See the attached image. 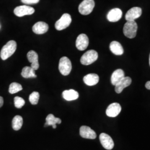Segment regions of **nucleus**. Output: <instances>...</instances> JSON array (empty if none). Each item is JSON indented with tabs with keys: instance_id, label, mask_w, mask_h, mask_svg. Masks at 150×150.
Here are the masks:
<instances>
[{
	"instance_id": "0eeeda50",
	"label": "nucleus",
	"mask_w": 150,
	"mask_h": 150,
	"mask_svg": "<svg viewBox=\"0 0 150 150\" xmlns=\"http://www.w3.org/2000/svg\"><path fill=\"white\" fill-rule=\"evenodd\" d=\"M35 12V9L29 6L22 5L17 6L14 10V13L17 17H23L26 15H31Z\"/></svg>"
},
{
	"instance_id": "1a4fd4ad",
	"label": "nucleus",
	"mask_w": 150,
	"mask_h": 150,
	"mask_svg": "<svg viewBox=\"0 0 150 150\" xmlns=\"http://www.w3.org/2000/svg\"><path fill=\"white\" fill-rule=\"evenodd\" d=\"M100 141L102 146L106 150H112L114 147V142L112 138L105 133L100 134Z\"/></svg>"
},
{
	"instance_id": "7ed1b4c3",
	"label": "nucleus",
	"mask_w": 150,
	"mask_h": 150,
	"mask_svg": "<svg viewBox=\"0 0 150 150\" xmlns=\"http://www.w3.org/2000/svg\"><path fill=\"white\" fill-rule=\"evenodd\" d=\"M59 69L60 73L64 76L69 75L72 70V64L70 59L66 57H62L59 59Z\"/></svg>"
},
{
	"instance_id": "f3484780",
	"label": "nucleus",
	"mask_w": 150,
	"mask_h": 150,
	"mask_svg": "<svg viewBox=\"0 0 150 150\" xmlns=\"http://www.w3.org/2000/svg\"><path fill=\"white\" fill-rule=\"evenodd\" d=\"M83 82L88 86L96 85L99 81V76L95 74H90L83 77Z\"/></svg>"
},
{
	"instance_id": "bb28decb",
	"label": "nucleus",
	"mask_w": 150,
	"mask_h": 150,
	"mask_svg": "<svg viewBox=\"0 0 150 150\" xmlns=\"http://www.w3.org/2000/svg\"><path fill=\"white\" fill-rule=\"evenodd\" d=\"M40 0H21V2L25 5L36 4L39 2Z\"/></svg>"
},
{
	"instance_id": "423d86ee",
	"label": "nucleus",
	"mask_w": 150,
	"mask_h": 150,
	"mask_svg": "<svg viewBox=\"0 0 150 150\" xmlns=\"http://www.w3.org/2000/svg\"><path fill=\"white\" fill-rule=\"evenodd\" d=\"M72 22V18L70 15L64 13L55 23V28L58 31L63 30L69 27Z\"/></svg>"
},
{
	"instance_id": "4468645a",
	"label": "nucleus",
	"mask_w": 150,
	"mask_h": 150,
	"mask_svg": "<svg viewBox=\"0 0 150 150\" xmlns=\"http://www.w3.org/2000/svg\"><path fill=\"white\" fill-rule=\"evenodd\" d=\"M27 59L31 64V67L34 70H37L39 68L38 56L35 51H30L27 54Z\"/></svg>"
},
{
	"instance_id": "ddd939ff",
	"label": "nucleus",
	"mask_w": 150,
	"mask_h": 150,
	"mask_svg": "<svg viewBox=\"0 0 150 150\" xmlns=\"http://www.w3.org/2000/svg\"><path fill=\"white\" fill-rule=\"evenodd\" d=\"M122 16V12L118 8H115L109 11L107 15V20L110 22H115L119 21Z\"/></svg>"
},
{
	"instance_id": "c756f323",
	"label": "nucleus",
	"mask_w": 150,
	"mask_h": 150,
	"mask_svg": "<svg viewBox=\"0 0 150 150\" xmlns=\"http://www.w3.org/2000/svg\"><path fill=\"white\" fill-rule=\"evenodd\" d=\"M149 64H150V57H149Z\"/></svg>"
},
{
	"instance_id": "aec40b11",
	"label": "nucleus",
	"mask_w": 150,
	"mask_h": 150,
	"mask_svg": "<svg viewBox=\"0 0 150 150\" xmlns=\"http://www.w3.org/2000/svg\"><path fill=\"white\" fill-rule=\"evenodd\" d=\"M46 123L45 124V127H47L48 126H52L53 129L56 128V124H60L61 123V120L57 117H55L54 115L49 114L46 118Z\"/></svg>"
},
{
	"instance_id": "b1692460",
	"label": "nucleus",
	"mask_w": 150,
	"mask_h": 150,
	"mask_svg": "<svg viewBox=\"0 0 150 150\" xmlns=\"http://www.w3.org/2000/svg\"><path fill=\"white\" fill-rule=\"evenodd\" d=\"M22 90V86L18 83L13 82L11 83L9 87L8 91L11 94H14Z\"/></svg>"
},
{
	"instance_id": "f257e3e1",
	"label": "nucleus",
	"mask_w": 150,
	"mask_h": 150,
	"mask_svg": "<svg viewBox=\"0 0 150 150\" xmlns=\"http://www.w3.org/2000/svg\"><path fill=\"white\" fill-rule=\"evenodd\" d=\"M17 48L16 41L11 40L8 41L2 48L0 53L1 58L2 60L8 59L15 53Z\"/></svg>"
},
{
	"instance_id": "c85d7f7f",
	"label": "nucleus",
	"mask_w": 150,
	"mask_h": 150,
	"mask_svg": "<svg viewBox=\"0 0 150 150\" xmlns=\"http://www.w3.org/2000/svg\"><path fill=\"white\" fill-rule=\"evenodd\" d=\"M4 105V98L0 96V108Z\"/></svg>"
},
{
	"instance_id": "f03ea898",
	"label": "nucleus",
	"mask_w": 150,
	"mask_h": 150,
	"mask_svg": "<svg viewBox=\"0 0 150 150\" xmlns=\"http://www.w3.org/2000/svg\"><path fill=\"white\" fill-rule=\"evenodd\" d=\"M137 28V23L134 21H127L123 27V33L127 38H134L136 36Z\"/></svg>"
},
{
	"instance_id": "5701e85b",
	"label": "nucleus",
	"mask_w": 150,
	"mask_h": 150,
	"mask_svg": "<svg viewBox=\"0 0 150 150\" xmlns=\"http://www.w3.org/2000/svg\"><path fill=\"white\" fill-rule=\"evenodd\" d=\"M22 125H23V118L21 116L17 115L13 118L12 122V128L14 130L18 131L20 129H21Z\"/></svg>"
},
{
	"instance_id": "393cba45",
	"label": "nucleus",
	"mask_w": 150,
	"mask_h": 150,
	"mask_svg": "<svg viewBox=\"0 0 150 150\" xmlns=\"http://www.w3.org/2000/svg\"><path fill=\"white\" fill-rule=\"evenodd\" d=\"M40 98V94L38 92H33L29 96V101L30 103L33 105H37L38 102V100Z\"/></svg>"
},
{
	"instance_id": "7c9ffc66",
	"label": "nucleus",
	"mask_w": 150,
	"mask_h": 150,
	"mask_svg": "<svg viewBox=\"0 0 150 150\" xmlns=\"http://www.w3.org/2000/svg\"><path fill=\"white\" fill-rule=\"evenodd\" d=\"M0 28H1V25H0Z\"/></svg>"
},
{
	"instance_id": "cd10ccee",
	"label": "nucleus",
	"mask_w": 150,
	"mask_h": 150,
	"mask_svg": "<svg viewBox=\"0 0 150 150\" xmlns=\"http://www.w3.org/2000/svg\"><path fill=\"white\" fill-rule=\"evenodd\" d=\"M145 87L147 89L150 90V81H147L146 84H145Z\"/></svg>"
},
{
	"instance_id": "a878e982",
	"label": "nucleus",
	"mask_w": 150,
	"mask_h": 150,
	"mask_svg": "<svg viewBox=\"0 0 150 150\" xmlns=\"http://www.w3.org/2000/svg\"><path fill=\"white\" fill-rule=\"evenodd\" d=\"M14 103L16 108H21L25 105V101L22 97L16 96L14 98Z\"/></svg>"
},
{
	"instance_id": "4be33fe9",
	"label": "nucleus",
	"mask_w": 150,
	"mask_h": 150,
	"mask_svg": "<svg viewBox=\"0 0 150 150\" xmlns=\"http://www.w3.org/2000/svg\"><path fill=\"white\" fill-rule=\"evenodd\" d=\"M22 76L25 79L36 78L37 75L35 74V70H33L31 67L26 66L23 68L21 72Z\"/></svg>"
},
{
	"instance_id": "20e7f679",
	"label": "nucleus",
	"mask_w": 150,
	"mask_h": 150,
	"mask_svg": "<svg viewBox=\"0 0 150 150\" xmlns=\"http://www.w3.org/2000/svg\"><path fill=\"white\" fill-rule=\"evenodd\" d=\"M95 5L94 0H83L79 6V11L82 15H88L92 12Z\"/></svg>"
},
{
	"instance_id": "39448f33",
	"label": "nucleus",
	"mask_w": 150,
	"mask_h": 150,
	"mask_svg": "<svg viewBox=\"0 0 150 150\" xmlns=\"http://www.w3.org/2000/svg\"><path fill=\"white\" fill-rule=\"evenodd\" d=\"M98 53L95 50H89L83 54L80 59L81 63L83 65H90L98 59Z\"/></svg>"
},
{
	"instance_id": "6e6552de",
	"label": "nucleus",
	"mask_w": 150,
	"mask_h": 150,
	"mask_svg": "<svg viewBox=\"0 0 150 150\" xmlns=\"http://www.w3.org/2000/svg\"><path fill=\"white\" fill-rule=\"evenodd\" d=\"M89 44V40L87 36L82 33L80 34L76 39V46L80 51H84L87 48Z\"/></svg>"
},
{
	"instance_id": "9b49d317",
	"label": "nucleus",
	"mask_w": 150,
	"mask_h": 150,
	"mask_svg": "<svg viewBox=\"0 0 150 150\" xmlns=\"http://www.w3.org/2000/svg\"><path fill=\"white\" fill-rule=\"evenodd\" d=\"M142 15V9L139 7H134L129 10L125 15V18L127 21H134Z\"/></svg>"
},
{
	"instance_id": "6ab92c4d",
	"label": "nucleus",
	"mask_w": 150,
	"mask_h": 150,
	"mask_svg": "<svg viewBox=\"0 0 150 150\" xmlns=\"http://www.w3.org/2000/svg\"><path fill=\"white\" fill-rule=\"evenodd\" d=\"M125 77V73L121 69H117L115 70L113 72L111 78V81L113 85L115 86L121 80L123 77Z\"/></svg>"
},
{
	"instance_id": "2eb2a0df",
	"label": "nucleus",
	"mask_w": 150,
	"mask_h": 150,
	"mask_svg": "<svg viewBox=\"0 0 150 150\" xmlns=\"http://www.w3.org/2000/svg\"><path fill=\"white\" fill-rule=\"evenodd\" d=\"M48 28L49 27L47 23L44 22H38L33 26L32 31L36 34L41 35L47 32Z\"/></svg>"
},
{
	"instance_id": "f8f14e48",
	"label": "nucleus",
	"mask_w": 150,
	"mask_h": 150,
	"mask_svg": "<svg viewBox=\"0 0 150 150\" xmlns=\"http://www.w3.org/2000/svg\"><path fill=\"white\" fill-rule=\"evenodd\" d=\"M80 134L82 138L87 139H95L96 138V132L86 126H82L80 129Z\"/></svg>"
},
{
	"instance_id": "dca6fc26",
	"label": "nucleus",
	"mask_w": 150,
	"mask_h": 150,
	"mask_svg": "<svg viewBox=\"0 0 150 150\" xmlns=\"http://www.w3.org/2000/svg\"><path fill=\"white\" fill-rule=\"evenodd\" d=\"M132 80L129 77H124L115 85V91L117 93H121L123 89L131 85Z\"/></svg>"
},
{
	"instance_id": "412c9836",
	"label": "nucleus",
	"mask_w": 150,
	"mask_h": 150,
	"mask_svg": "<svg viewBox=\"0 0 150 150\" xmlns=\"http://www.w3.org/2000/svg\"><path fill=\"white\" fill-rule=\"evenodd\" d=\"M110 49L113 54L116 55H122L123 54V48L117 41H112L110 45Z\"/></svg>"
},
{
	"instance_id": "a211bd4d",
	"label": "nucleus",
	"mask_w": 150,
	"mask_h": 150,
	"mask_svg": "<svg viewBox=\"0 0 150 150\" xmlns=\"http://www.w3.org/2000/svg\"><path fill=\"white\" fill-rule=\"evenodd\" d=\"M62 96L65 100L71 101L77 100L79 97V94L77 91L71 89L64 91L62 92Z\"/></svg>"
},
{
	"instance_id": "9d476101",
	"label": "nucleus",
	"mask_w": 150,
	"mask_h": 150,
	"mask_svg": "<svg viewBox=\"0 0 150 150\" xmlns=\"http://www.w3.org/2000/svg\"><path fill=\"white\" fill-rule=\"evenodd\" d=\"M121 111V106L118 103H113L110 105L106 110V115L110 117L117 116Z\"/></svg>"
}]
</instances>
